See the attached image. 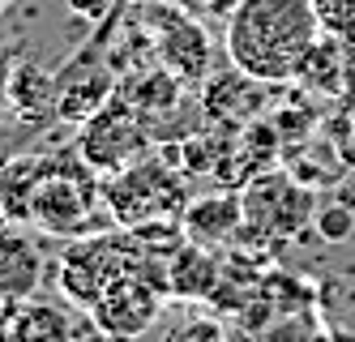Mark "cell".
<instances>
[{
	"label": "cell",
	"mask_w": 355,
	"mask_h": 342,
	"mask_svg": "<svg viewBox=\"0 0 355 342\" xmlns=\"http://www.w3.org/2000/svg\"><path fill=\"white\" fill-rule=\"evenodd\" d=\"M56 270H60L56 274L60 296L78 308H90L116 278L133 274V270L155 274V261H150V248L141 244L137 231H129V235L112 231V235H78V240L64 248ZM159 287L167 291V282H159Z\"/></svg>",
	"instance_id": "obj_3"
},
{
	"label": "cell",
	"mask_w": 355,
	"mask_h": 342,
	"mask_svg": "<svg viewBox=\"0 0 355 342\" xmlns=\"http://www.w3.org/2000/svg\"><path fill=\"white\" fill-rule=\"evenodd\" d=\"M313 13L325 35H338L343 43H355V0H313Z\"/></svg>",
	"instance_id": "obj_16"
},
{
	"label": "cell",
	"mask_w": 355,
	"mask_h": 342,
	"mask_svg": "<svg viewBox=\"0 0 355 342\" xmlns=\"http://www.w3.org/2000/svg\"><path fill=\"white\" fill-rule=\"evenodd\" d=\"M103 47H107V39L103 43L94 39L82 51H73L60 65V73H52L56 77V120L82 124L116 94V73L103 56Z\"/></svg>",
	"instance_id": "obj_8"
},
{
	"label": "cell",
	"mask_w": 355,
	"mask_h": 342,
	"mask_svg": "<svg viewBox=\"0 0 355 342\" xmlns=\"http://www.w3.org/2000/svg\"><path fill=\"white\" fill-rule=\"evenodd\" d=\"M313 227L321 231L325 244H347L355 231V214H351V205H325L313 214Z\"/></svg>",
	"instance_id": "obj_17"
},
{
	"label": "cell",
	"mask_w": 355,
	"mask_h": 342,
	"mask_svg": "<svg viewBox=\"0 0 355 342\" xmlns=\"http://www.w3.org/2000/svg\"><path fill=\"white\" fill-rule=\"evenodd\" d=\"M171 35H163V60L171 65L175 77H206L210 69V39L206 31L180 9H167Z\"/></svg>",
	"instance_id": "obj_13"
},
{
	"label": "cell",
	"mask_w": 355,
	"mask_h": 342,
	"mask_svg": "<svg viewBox=\"0 0 355 342\" xmlns=\"http://www.w3.org/2000/svg\"><path fill=\"white\" fill-rule=\"evenodd\" d=\"M5 5H9V0H0V9H5Z\"/></svg>",
	"instance_id": "obj_21"
},
{
	"label": "cell",
	"mask_w": 355,
	"mask_h": 342,
	"mask_svg": "<svg viewBox=\"0 0 355 342\" xmlns=\"http://www.w3.org/2000/svg\"><path fill=\"white\" fill-rule=\"evenodd\" d=\"M317 39L321 22L313 13V0H236L223 31L232 69L261 86L295 82Z\"/></svg>",
	"instance_id": "obj_1"
},
{
	"label": "cell",
	"mask_w": 355,
	"mask_h": 342,
	"mask_svg": "<svg viewBox=\"0 0 355 342\" xmlns=\"http://www.w3.org/2000/svg\"><path fill=\"white\" fill-rule=\"evenodd\" d=\"M214 282H218V266H214L210 248H201V244H193V240H184L180 248H171V261H167V287H171L175 296L201 300V296L214 291Z\"/></svg>",
	"instance_id": "obj_14"
},
{
	"label": "cell",
	"mask_w": 355,
	"mask_h": 342,
	"mask_svg": "<svg viewBox=\"0 0 355 342\" xmlns=\"http://www.w3.org/2000/svg\"><path fill=\"white\" fill-rule=\"evenodd\" d=\"M9 112L35 128L43 120H56V77L31 60H17L9 77Z\"/></svg>",
	"instance_id": "obj_12"
},
{
	"label": "cell",
	"mask_w": 355,
	"mask_h": 342,
	"mask_svg": "<svg viewBox=\"0 0 355 342\" xmlns=\"http://www.w3.org/2000/svg\"><path fill=\"white\" fill-rule=\"evenodd\" d=\"M103 201L112 210V219L124 227H150V223H180L189 193H184V180L159 167V163H146L137 159L133 167H124L107 180Z\"/></svg>",
	"instance_id": "obj_4"
},
{
	"label": "cell",
	"mask_w": 355,
	"mask_h": 342,
	"mask_svg": "<svg viewBox=\"0 0 355 342\" xmlns=\"http://www.w3.org/2000/svg\"><path fill=\"white\" fill-rule=\"evenodd\" d=\"M159 308H163V287L150 274L133 270V274L116 278L86 312H90V325L98 334L120 338V342H133V338H141L150 325L159 321Z\"/></svg>",
	"instance_id": "obj_7"
},
{
	"label": "cell",
	"mask_w": 355,
	"mask_h": 342,
	"mask_svg": "<svg viewBox=\"0 0 355 342\" xmlns=\"http://www.w3.org/2000/svg\"><path fill=\"white\" fill-rule=\"evenodd\" d=\"M244 231L252 235H278V240H287V235H300L304 227L313 223V193L295 184L291 176L283 171H266L257 176L244 189Z\"/></svg>",
	"instance_id": "obj_6"
},
{
	"label": "cell",
	"mask_w": 355,
	"mask_h": 342,
	"mask_svg": "<svg viewBox=\"0 0 355 342\" xmlns=\"http://www.w3.org/2000/svg\"><path fill=\"white\" fill-rule=\"evenodd\" d=\"M43 282V253L26 231L0 227V304L26 300Z\"/></svg>",
	"instance_id": "obj_11"
},
{
	"label": "cell",
	"mask_w": 355,
	"mask_h": 342,
	"mask_svg": "<svg viewBox=\"0 0 355 342\" xmlns=\"http://www.w3.org/2000/svg\"><path fill=\"white\" fill-rule=\"evenodd\" d=\"M98 201L90 167L56 163H13L0 171V214L26 219L52 235H86Z\"/></svg>",
	"instance_id": "obj_2"
},
{
	"label": "cell",
	"mask_w": 355,
	"mask_h": 342,
	"mask_svg": "<svg viewBox=\"0 0 355 342\" xmlns=\"http://www.w3.org/2000/svg\"><path fill=\"white\" fill-rule=\"evenodd\" d=\"M180 227H184V240L201 248H223L244 231V201L236 193H214V197L189 201L180 214Z\"/></svg>",
	"instance_id": "obj_10"
},
{
	"label": "cell",
	"mask_w": 355,
	"mask_h": 342,
	"mask_svg": "<svg viewBox=\"0 0 355 342\" xmlns=\"http://www.w3.org/2000/svg\"><path fill=\"white\" fill-rule=\"evenodd\" d=\"M295 82L313 86L317 94H338V86H343V39L321 31V39L313 43V51L304 56Z\"/></svg>",
	"instance_id": "obj_15"
},
{
	"label": "cell",
	"mask_w": 355,
	"mask_h": 342,
	"mask_svg": "<svg viewBox=\"0 0 355 342\" xmlns=\"http://www.w3.org/2000/svg\"><path fill=\"white\" fill-rule=\"evenodd\" d=\"M13 65H17V51L0 43V116L9 112V77H13Z\"/></svg>",
	"instance_id": "obj_18"
},
{
	"label": "cell",
	"mask_w": 355,
	"mask_h": 342,
	"mask_svg": "<svg viewBox=\"0 0 355 342\" xmlns=\"http://www.w3.org/2000/svg\"><path fill=\"white\" fill-rule=\"evenodd\" d=\"M78 342H120V338H107V334H98V330H94L90 338H78Z\"/></svg>",
	"instance_id": "obj_20"
},
{
	"label": "cell",
	"mask_w": 355,
	"mask_h": 342,
	"mask_svg": "<svg viewBox=\"0 0 355 342\" xmlns=\"http://www.w3.org/2000/svg\"><path fill=\"white\" fill-rule=\"evenodd\" d=\"M78 154H82V163L90 171H103V176H116L124 167H133L146 154V133H141V120L133 112V103L112 94L90 120H82Z\"/></svg>",
	"instance_id": "obj_5"
},
{
	"label": "cell",
	"mask_w": 355,
	"mask_h": 342,
	"mask_svg": "<svg viewBox=\"0 0 355 342\" xmlns=\"http://www.w3.org/2000/svg\"><path fill=\"white\" fill-rule=\"evenodd\" d=\"M0 342H78V330L60 304L26 296L0 304Z\"/></svg>",
	"instance_id": "obj_9"
},
{
	"label": "cell",
	"mask_w": 355,
	"mask_h": 342,
	"mask_svg": "<svg viewBox=\"0 0 355 342\" xmlns=\"http://www.w3.org/2000/svg\"><path fill=\"white\" fill-rule=\"evenodd\" d=\"M69 9L82 13V17H98V13L107 9V0H69Z\"/></svg>",
	"instance_id": "obj_19"
}]
</instances>
